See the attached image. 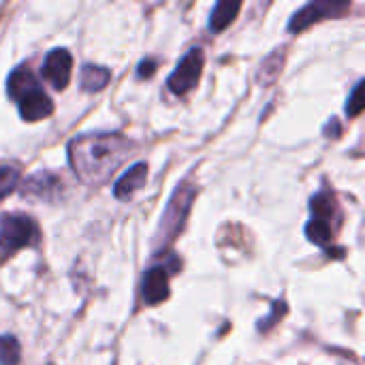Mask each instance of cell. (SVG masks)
<instances>
[{
    "label": "cell",
    "mask_w": 365,
    "mask_h": 365,
    "mask_svg": "<svg viewBox=\"0 0 365 365\" xmlns=\"http://www.w3.org/2000/svg\"><path fill=\"white\" fill-rule=\"evenodd\" d=\"M130 141L120 133L81 135L68 143V163L88 186L105 184L128 156Z\"/></svg>",
    "instance_id": "cell-1"
},
{
    "label": "cell",
    "mask_w": 365,
    "mask_h": 365,
    "mask_svg": "<svg viewBox=\"0 0 365 365\" xmlns=\"http://www.w3.org/2000/svg\"><path fill=\"white\" fill-rule=\"evenodd\" d=\"M6 92L19 105V115L26 122H36L53 113L51 98L41 90L28 66H17L6 79Z\"/></svg>",
    "instance_id": "cell-2"
},
{
    "label": "cell",
    "mask_w": 365,
    "mask_h": 365,
    "mask_svg": "<svg viewBox=\"0 0 365 365\" xmlns=\"http://www.w3.org/2000/svg\"><path fill=\"white\" fill-rule=\"evenodd\" d=\"M195 195H197V186L190 184L188 180L182 182L175 188V192L169 199L167 210H165V214L160 218V229H158V235H156V246L160 250L167 248L175 240V235L182 231V227L186 222V216L190 212V205H192Z\"/></svg>",
    "instance_id": "cell-3"
},
{
    "label": "cell",
    "mask_w": 365,
    "mask_h": 365,
    "mask_svg": "<svg viewBox=\"0 0 365 365\" xmlns=\"http://www.w3.org/2000/svg\"><path fill=\"white\" fill-rule=\"evenodd\" d=\"M38 240V229L34 220L26 214H4L0 218V252L13 255L19 248L34 246Z\"/></svg>",
    "instance_id": "cell-4"
},
{
    "label": "cell",
    "mask_w": 365,
    "mask_h": 365,
    "mask_svg": "<svg viewBox=\"0 0 365 365\" xmlns=\"http://www.w3.org/2000/svg\"><path fill=\"white\" fill-rule=\"evenodd\" d=\"M203 64H205V58H203V51L199 47H192L182 60L180 64L175 66V71L169 75L167 79V86L173 94L178 96H184L188 94L201 79V73H203Z\"/></svg>",
    "instance_id": "cell-5"
},
{
    "label": "cell",
    "mask_w": 365,
    "mask_h": 365,
    "mask_svg": "<svg viewBox=\"0 0 365 365\" xmlns=\"http://www.w3.org/2000/svg\"><path fill=\"white\" fill-rule=\"evenodd\" d=\"M349 11L346 2H327V0H317V2H308L306 6H302L289 21V30L291 32H302L308 26L325 19V17H336Z\"/></svg>",
    "instance_id": "cell-6"
},
{
    "label": "cell",
    "mask_w": 365,
    "mask_h": 365,
    "mask_svg": "<svg viewBox=\"0 0 365 365\" xmlns=\"http://www.w3.org/2000/svg\"><path fill=\"white\" fill-rule=\"evenodd\" d=\"M71 71H73V56L68 49L64 47H58V49H51L45 60H43V66H41V73L43 77L56 88V90H64L71 81Z\"/></svg>",
    "instance_id": "cell-7"
},
{
    "label": "cell",
    "mask_w": 365,
    "mask_h": 365,
    "mask_svg": "<svg viewBox=\"0 0 365 365\" xmlns=\"http://www.w3.org/2000/svg\"><path fill=\"white\" fill-rule=\"evenodd\" d=\"M141 297L148 306L163 304L169 297V276L165 267H152L143 274Z\"/></svg>",
    "instance_id": "cell-8"
},
{
    "label": "cell",
    "mask_w": 365,
    "mask_h": 365,
    "mask_svg": "<svg viewBox=\"0 0 365 365\" xmlns=\"http://www.w3.org/2000/svg\"><path fill=\"white\" fill-rule=\"evenodd\" d=\"M58 190H60V178L51 175V173H36V175H30L26 182H24V188L21 192L30 199H43V201H53L58 197Z\"/></svg>",
    "instance_id": "cell-9"
},
{
    "label": "cell",
    "mask_w": 365,
    "mask_h": 365,
    "mask_svg": "<svg viewBox=\"0 0 365 365\" xmlns=\"http://www.w3.org/2000/svg\"><path fill=\"white\" fill-rule=\"evenodd\" d=\"M148 180V165L145 163H137L133 165L113 186V197L118 201H128L139 188H143Z\"/></svg>",
    "instance_id": "cell-10"
},
{
    "label": "cell",
    "mask_w": 365,
    "mask_h": 365,
    "mask_svg": "<svg viewBox=\"0 0 365 365\" xmlns=\"http://www.w3.org/2000/svg\"><path fill=\"white\" fill-rule=\"evenodd\" d=\"M111 73L109 68L105 66H96V64H86L81 68V75H79V83H81V90L83 92H98L107 86Z\"/></svg>",
    "instance_id": "cell-11"
},
{
    "label": "cell",
    "mask_w": 365,
    "mask_h": 365,
    "mask_svg": "<svg viewBox=\"0 0 365 365\" xmlns=\"http://www.w3.org/2000/svg\"><path fill=\"white\" fill-rule=\"evenodd\" d=\"M240 9H242V2H229V0L216 2V6L212 11V17H210V28L214 32L225 30L229 24H233V19L237 17Z\"/></svg>",
    "instance_id": "cell-12"
},
{
    "label": "cell",
    "mask_w": 365,
    "mask_h": 365,
    "mask_svg": "<svg viewBox=\"0 0 365 365\" xmlns=\"http://www.w3.org/2000/svg\"><path fill=\"white\" fill-rule=\"evenodd\" d=\"M306 235L310 242H314L317 246H329L334 242V231L329 220H321V218H310L306 225Z\"/></svg>",
    "instance_id": "cell-13"
},
{
    "label": "cell",
    "mask_w": 365,
    "mask_h": 365,
    "mask_svg": "<svg viewBox=\"0 0 365 365\" xmlns=\"http://www.w3.org/2000/svg\"><path fill=\"white\" fill-rule=\"evenodd\" d=\"M21 357L19 342L13 336H0V365H17Z\"/></svg>",
    "instance_id": "cell-14"
},
{
    "label": "cell",
    "mask_w": 365,
    "mask_h": 365,
    "mask_svg": "<svg viewBox=\"0 0 365 365\" xmlns=\"http://www.w3.org/2000/svg\"><path fill=\"white\" fill-rule=\"evenodd\" d=\"M19 178H21V173L15 165L0 167V201L15 190V186L19 184Z\"/></svg>",
    "instance_id": "cell-15"
},
{
    "label": "cell",
    "mask_w": 365,
    "mask_h": 365,
    "mask_svg": "<svg viewBox=\"0 0 365 365\" xmlns=\"http://www.w3.org/2000/svg\"><path fill=\"white\" fill-rule=\"evenodd\" d=\"M310 207H312L314 218L329 220V216H331V214H334V210H336V203H334V199H331V195H329V192H321V195L312 197Z\"/></svg>",
    "instance_id": "cell-16"
},
{
    "label": "cell",
    "mask_w": 365,
    "mask_h": 365,
    "mask_svg": "<svg viewBox=\"0 0 365 365\" xmlns=\"http://www.w3.org/2000/svg\"><path fill=\"white\" fill-rule=\"evenodd\" d=\"M361 109H364V81H359V83L353 88V94H351V98H349V103H346V113H349L351 118H355V115L361 113Z\"/></svg>",
    "instance_id": "cell-17"
},
{
    "label": "cell",
    "mask_w": 365,
    "mask_h": 365,
    "mask_svg": "<svg viewBox=\"0 0 365 365\" xmlns=\"http://www.w3.org/2000/svg\"><path fill=\"white\" fill-rule=\"evenodd\" d=\"M154 68H156V62H154V60H143V62L139 64V75H141V77H150V75L154 73Z\"/></svg>",
    "instance_id": "cell-18"
}]
</instances>
